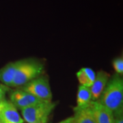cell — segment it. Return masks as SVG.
<instances>
[{
  "label": "cell",
  "mask_w": 123,
  "mask_h": 123,
  "mask_svg": "<svg viewBox=\"0 0 123 123\" xmlns=\"http://www.w3.org/2000/svg\"><path fill=\"white\" fill-rule=\"evenodd\" d=\"M101 105L113 113L114 116L123 115V80L118 75H115L108 81L105 88L98 98Z\"/></svg>",
  "instance_id": "cell-1"
},
{
  "label": "cell",
  "mask_w": 123,
  "mask_h": 123,
  "mask_svg": "<svg viewBox=\"0 0 123 123\" xmlns=\"http://www.w3.org/2000/svg\"><path fill=\"white\" fill-rule=\"evenodd\" d=\"M43 69V66L37 62L23 60L14 76L12 87L23 86L31 80L37 78Z\"/></svg>",
  "instance_id": "cell-2"
},
{
  "label": "cell",
  "mask_w": 123,
  "mask_h": 123,
  "mask_svg": "<svg viewBox=\"0 0 123 123\" xmlns=\"http://www.w3.org/2000/svg\"><path fill=\"white\" fill-rule=\"evenodd\" d=\"M55 107L52 102H41L21 110L22 116L27 123H44L48 121L49 116Z\"/></svg>",
  "instance_id": "cell-3"
},
{
  "label": "cell",
  "mask_w": 123,
  "mask_h": 123,
  "mask_svg": "<svg viewBox=\"0 0 123 123\" xmlns=\"http://www.w3.org/2000/svg\"><path fill=\"white\" fill-rule=\"evenodd\" d=\"M34 95L41 101L51 102L52 92L48 79L45 77H37L23 86V90Z\"/></svg>",
  "instance_id": "cell-4"
},
{
  "label": "cell",
  "mask_w": 123,
  "mask_h": 123,
  "mask_svg": "<svg viewBox=\"0 0 123 123\" xmlns=\"http://www.w3.org/2000/svg\"><path fill=\"white\" fill-rule=\"evenodd\" d=\"M90 108L97 123H114L113 113L98 101H92Z\"/></svg>",
  "instance_id": "cell-5"
},
{
  "label": "cell",
  "mask_w": 123,
  "mask_h": 123,
  "mask_svg": "<svg viewBox=\"0 0 123 123\" xmlns=\"http://www.w3.org/2000/svg\"><path fill=\"white\" fill-rule=\"evenodd\" d=\"M110 79V74L105 71H99L95 77L94 81L90 87L92 98L93 101H97L101 97V94L105 88Z\"/></svg>",
  "instance_id": "cell-6"
},
{
  "label": "cell",
  "mask_w": 123,
  "mask_h": 123,
  "mask_svg": "<svg viewBox=\"0 0 123 123\" xmlns=\"http://www.w3.org/2000/svg\"><path fill=\"white\" fill-rule=\"evenodd\" d=\"M23 60L10 62L4 67L0 69V81L6 86H11L16 73Z\"/></svg>",
  "instance_id": "cell-7"
},
{
  "label": "cell",
  "mask_w": 123,
  "mask_h": 123,
  "mask_svg": "<svg viewBox=\"0 0 123 123\" xmlns=\"http://www.w3.org/2000/svg\"><path fill=\"white\" fill-rule=\"evenodd\" d=\"M0 118L3 123H23V119L21 117L17 108L8 101L0 112Z\"/></svg>",
  "instance_id": "cell-8"
},
{
  "label": "cell",
  "mask_w": 123,
  "mask_h": 123,
  "mask_svg": "<svg viewBox=\"0 0 123 123\" xmlns=\"http://www.w3.org/2000/svg\"><path fill=\"white\" fill-rule=\"evenodd\" d=\"M86 107H75L73 123H97L90 106Z\"/></svg>",
  "instance_id": "cell-9"
},
{
  "label": "cell",
  "mask_w": 123,
  "mask_h": 123,
  "mask_svg": "<svg viewBox=\"0 0 123 123\" xmlns=\"http://www.w3.org/2000/svg\"><path fill=\"white\" fill-rule=\"evenodd\" d=\"M10 103L21 110L30 106L27 98L26 92L22 90H15L10 94Z\"/></svg>",
  "instance_id": "cell-10"
},
{
  "label": "cell",
  "mask_w": 123,
  "mask_h": 123,
  "mask_svg": "<svg viewBox=\"0 0 123 123\" xmlns=\"http://www.w3.org/2000/svg\"><path fill=\"white\" fill-rule=\"evenodd\" d=\"M77 77L81 86L90 88L95 79V73L90 68H82L77 73Z\"/></svg>",
  "instance_id": "cell-11"
},
{
  "label": "cell",
  "mask_w": 123,
  "mask_h": 123,
  "mask_svg": "<svg viewBox=\"0 0 123 123\" xmlns=\"http://www.w3.org/2000/svg\"><path fill=\"white\" fill-rule=\"evenodd\" d=\"M92 94L90 88L84 86H79L77 97V107H86L92 103Z\"/></svg>",
  "instance_id": "cell-12"
},
{
  "label": "cell",
  "mask_w": 123,
  "mask_h": 123,
  "mask_svg": "<svg viewBox=\"0 0 123 123\" xmlns=\"http://www.w3.org/2000/svg\"><path fill=\"white\" fill-rule=\"evenodd\" d=\"M113 67L114 70L118 74L123 73V57H118L113 61Z\"/></svg>",
  "instance_id": "cell-13"
},
{
  "label": "cell",
  "mask_w": 123,
  "mask_h": 123,
  "mask_svg": "<svg viewBox=\"0 0 123 123\" xmlns=\"http://www.w3.org/2000/svg\"><path fill=\"white\" fill-rule=\"evenodd\" d=\"M6 91V89L5 88L4 86L0 84V101H5L4 97Z\"/></svg>",
  "instance_id": "cell-14"
},
{
  "label": "cell",
  "mask_w": 123,
  "mask_h": 123,
  "mask_svg": "<svg viewBox=\"0 0 123 123\" xmlns=\"http://www.w3.org/2000/svg\"><path fill=\"white\" fill-rule=\"evenodd\" d=\"M114 123H123V115H121V116H118L114 117Z\"/></svg>",
  "instance_id": "cell-15"
},
{
  "label": "cell",
  "mask_w": 123,
  "mask_h": 123,
  "mask_svg": "<svg viewBox=\"0 0 123 123\" xmlns=\"http://www.w3.org/2000/svg\"><path fill=\"white\" fill-rule=\"evenodd\" d=\"M73 123V117H69L67 118L64 119L63 120L60 121L59 123Z\"/></svg>",
  "instance_id": "cell-16"
},
{
  "label": "cell",
  "mask_w": 123,
  "mask_h": 123,
  "mask_svg": "<svg viewBox=\"0 0 123 123\" xmlns=\"http://www.w3.org/2000/svg\"><path fill=\"white\" fill-rule=\"evenodd\" d=\"M6 101H0V112L1 111L2 109L4 108V107L5 105H6Z\"/></svg>",
  "instance_id": "cell-17"
},
{
  "label": "cell",
  "mask_w": 123,
  "mask_h": 123,
  "mask_svg": "<svg viewBox=\"0 0 123 123\" xmlns=\"http://www.w3.org/2000/svg\"><path fill=\"white\" fill-rule=\"evenodd\" d=\"M0 123H3V122H2V120H1V119L0 118Z\"/></svg>",
  "instance_id": "cell-18"
},
{
  "label": "cell",
  "mask_w": 123,
  "mask_h": 123,
  "mask_svg": "<svg viewBox=\"0 0 123 123\" xmlns=\"http://www.w3.org/2000/svg\"></svg>",
  "instance_id": "cell-19"
}]
</instances>
